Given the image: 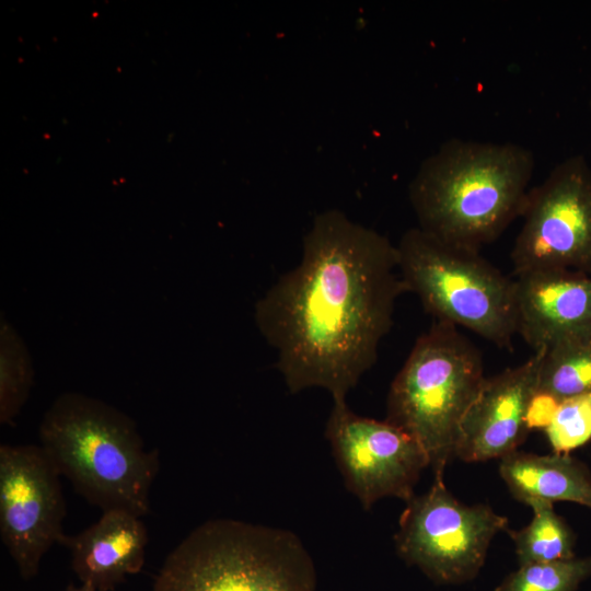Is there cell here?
I'll list each match as a JSON object with an SVG mask.
<instances>
[{
  "label": "cell",
  "mask_w": 591,
  "mask_h": 591,
  "mask_svg": "<svg viewBox=\"0 0 591 591\" xmlns=\"http://www.w3.org/2000/svg\"><path fill=\"white\" fill-rule=\"evenodd\" d=\"M485 380L476 346L456 326L434 321L392 381L385 419L421 445L434 477L455 456L461 424Z\"/></svg>",
  "instance_id": "cell-5"
},
{
  "label": "cell",
  "mask_w": 591,
  "mask_h": 591,
  "mask_svg": "<svg viewBox=\"0 0 591 591\" xmlns=\"http://www.w3.org/2000/svg\"><path fill=\"white\" fill-rule=\"evenodd\" d=\"M531 522L521 530L509 531L519 566L532 563L567 560L575 556L576 536L552 503L536 502Z\"/></svg>",
  "instance_id": "cell-15"
},
{
  "label": "cell",
  "mask_w": 591,
  "mask_h": 591,
  "mask_svg": "<svg viewBox=\"0 0 591 591\" xmlns=\"http://www.w3.org/2000/svg\"><path fill=\"white\" fill-rule=\"evenodd\" d=\"M40 447L91 505L148 514L159 454L147 450L135 421L105 402L63 393L38 428Z\"/></svg>",
  "instance_id": "cell-3"
},
{
  "label": "cell",
  "mask_w": 591,
  "mask_h": 591,
  "mask_svg": "<svg viewBox=\"0 0 591 591\" xmlns=\"http://www.w3.org/2000/svg\"><path fill=\"white\" fill-rule=\"evenodd\" d=\"M60 476L40 445L1 444L0 536L23 579L35 577L43 556L67 538Z\"/></svg>",
  "instance_id": "cell-9"
},
{
  "label": "cell",
  "mask_w": 591,
  "mask_h": 591,
  "mask_svg": "<svg viewBox=\"0 0 591 591\" xmlns=\"http://www.w3.org/2000/svg\"><path fill=\"white\" fill-rule=\"evenodd\" d=\"M511 251L515 277L542 271L591 275V167L581 154L532 187Z\"/></svg>",
  "instance_id": "cell-8"
},
{
  "label": "cell",
  "mask_w": 591,
  "mask_h": 591,
  "mask_svg": "<svg viewBox=\"0 0 591 591\" xmlns=\"http://www.w3.org/2000/svg\"><path fill=\"white\" fill-rule=\"evenodd\" d=\"M66 591H96L92 587L81 583V586L77 587L73 584H69Z\"/></svg>",
  "instance_id": "cell-21"
},
{
  "label": "cell",
  "mask_w": 591,
  "mask_h": 591,
  "mask_svg": "<svg viewBox=\"0 0 591 591\" xmlns=\"http://www.w3.org/2000/svg\"><path fill=\"white\" fill-rule=\"evenodd\" d=\"M514 279L518 334L533 351L591 341V275L542 271Z\"/></svg>",
  "instance_id": "cell-12"
},
{
  "label": "cell",
  "mask_w": 591,
  "mask_h": 591,
  "mask_svg": "<svg viewBox=\"0 0 591 591\" xmlns=\"http://www.w3.org/2000/svg\"><path fill=\"white\" fill-rule=\"evenodd\" d=\"M499 473L514 499L529 507L570 501L591 508V473L569 454L514 451L500 459Z\"/></svg>",
  "instance_id": "cell-14"
},
{
  "label": "cell",
  "mask_w": 591,
  "mask_h": 591,
  "mask_svg": "<svg viewBox=\"0 0 591 591\" xmlns=\"http://www.w3.org/2000/svg\"><path fill=\"white\" fill-rule=\"evenodd\" d=\"M534 166L532 151L517 143L444 142L409 185L418 228L480 252L521 217Z\"/></svg>",
  "instance_id": "cell-2"
},
{
  "label": "cell",
  "mask_w": 591,
  "mask_h": 591,
  "mask_svg": "<svg viewBox=\"0 0 591 591\" xmlns=\"http://www.w3.org/2000/svg\"><path fill=\"white\" fill-rule=\"evenodd\" d=\"M544 354L545 349L533 351L523 363L486 378L461 424L455 456L483 462L517 451L530 432L526 413Z\"/></svg>",
  "instance_id": "cell-11"
},
{
  "label": "cell",
  "mask_w": 591,
  "mask_h": 591,
  "mask_svg": "<svg viewBox=\"0 0 591 591\" xmlns=\"http://www.w3.org/2000/svg\"><path fill=\"white\" fill-rule=\"evenodd\" d=\"M591 577V557L521 565L495 591H576Z\"/></svg>",
  "instance_id": "cell-18"
},
{
  "label": "cell",
  "mask_w": 591,
  "mask_h": 591,
  "mask_svg": "<svg viewBox=\"0 0 591 591\" xmlns=\"http://www.w3.org/2000/svg\"><path fill=\"white\" fill-rule=\"evenodd\" d=\"M590 107H591V100H590Z\"/></svg>",
  "instance_id": "cell-22"
},
{
  "label": "cell",
  "mask_w": 591,
  "mask_h": 591,
  "mask_svg": "<svg viewBox=\"0 0 591 591\" xmlns=\"http://www.w3.org/2000/svg\"><path fill=\"white\" fill-rule=\"evenodd\" d=\"M407 292L436 321L464 327L497 347L510 349L518 334L515 279L502 274L479 251L454 245L419 228L396 245Z\"/></svg>",
  "instance_id": "cell-6"
},
{
  "label": "cell",
  "mask_w": 591,
  "mask_h": 591,
  "mask_svg": "<svg viewBox=\"0 0 591 591\" xmlns=\"http://www.w3.org/2000/svg\"><path fill=\"white\" fill-rule=\"evenodd\" d=\"M555 453L568 454L591 440V394L560 401L544 429Z\"/></svg>",
  "instance_id": "cell-19"
},
{
  "label": "cell",
  "mask_w": 591,
  "mask_h": 591,
  "mask_svg": "<svg viewBox=\"0 0 591 591\" xmlns=\"http://www.w3.org/2000/svg\"><path fill=\"white\" fill-rule=\"evenodd\" d=\"M537 392L558 401L591 394V341L563 343L545 349Z\"/></svg>",
  "instance_id": "cell-16"
},
{
  "label": "cell",
  "mask_w": 591,
  "mask_h": 591,
  "mask_svg": "<svg viewBox=\"0 0 591 591\" xmlns=\"http://www.w3.org/2000/svg\"><path fill=\"white\" fill-rule=\"evenodd\" d=\"M34 371L30 354L16 331L1 321L0 421L12 424L28 398Z\"/></svg>",
  "instance_id": "cell-17"
},
{
  "label": "cell",
  "mask_w": 591,
  "mask_h": 591,
  "mask_svg": "<svg viewBox=\"0 0 591 591\" xmlns=\"http://www.w3.org/2000/svg\"><path fill=\"white\" fill-rule=\"evenodd\" d=\"M560 401L555 397L537 392L532 397L526 413V425L530 430L545 429L559 405Z\"/></svg>",
  "instance_id": "cell-20"
},
{
  "label": "cell",
  "mask_w": 591,
  "mask_h": 591,
  "mask_svg": "<svg viewBox=\"0 0 591 591\" xmlns=\"http://www.w3.org/2000/svg\"><path fill=\"white\" fill-rule=\"evenodd\" d=\"M325 436L347 489L363 509L395 497L410 500L429 460L421 445L390 421L354 413L333 402Z\"/></svg>",
  "instance_id": "cell-10"
},
{
  "label": "cell",
  "mask_w": 591,
  "mask_h": 591,
  "mask_svg": "<svg viewBox=\"0 0 591 591\" xmlns=\"http://www.w3.org/2000/svg\"><path fill=\"white\" fill-rule=\"evenodd\" d=\"M147 544L140 517L124 510L103 511L95 523L63 543L78 579L96 591H112L127 576L141 571Z\"/></svg>",
  "instance_id": "cell-13"
},
{
  "label": "cell",
  "mask_w": 591,
  "mask_h": 591,
  "mask_svg": "<svg viewBox=\"0 0 591 591\" xmlns=\"http://www.w3.org/2000/svg\"><path fill=\"white\" fill-rule=\"evenodd\" d=\"M314 561L285 529L213 519L167 555L152 591H316Z\"/></svg>",
  "instance_id": "cell-4"
},
{
  "label": "cell",
  "mask_w": 591,
  "mask_h": 591,
  "mask_svg": "<svg viewBox=\"0 0 591 591\" xmlns=\"http://www.w3.org/2000/svg\"><path fill=\"white\" fill-rule=\"evenodd\" d=\"M406 292L396 245L328 210L305 234L300 263L256 302L255 323L290 393L322 387L344 402L374 366Z\"/></svg>",
  "instance_id": "cell-1"
},
{
  "label": "cell",
  "mask_w": 591,
  "mask_h": 591,
  "mask_svg": "<svg viewBox=\"0 0 591 591\" xmlns=\"http://www.w3.org/2000/svg\"><path fill=\"white\" fill-rule=\"evenodd\" d=\"M508 519L486 505H465L451 495L443 477L406 502L394 536L398 556L437 584H462L484 566L494 536Z\"/></svg>",
  "instance_id": "cell-7"
}]
</instances>
